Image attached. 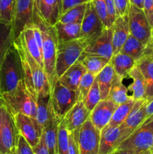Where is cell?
Here are the masks:
<instances>
[{"label": "cell", "mask_w": 153, "mask_h": 154, "mask_svg": "<svg viewBox=\"0 0 153 154\" xmlns=\"http://www.w3.org/2000/svg\"><path fill=\"white\" fill-rule=\"evenodd\" d=\"M143 11L149 23L152 28H153V0H143Z\"/></svg>", "instance_id": "44"}, {"label": "cell", "mask_w": 153, "mask_h": 154, "mask_svg": "<svg viewBox=\"0 0 153 154\" xmlns=\"http://www.w3.org/2000/svg\"><path fill=\"white\" fill-rule=\"evenodd\" d=\"M69 132L62 120L60 121L57 135L56 153L58 154H68Z\"/></svg>", "instance_id": "36"}, {"label": "cell", "mask_w": 153, "mask_h": 154, "mask_svg": "<svg viewBox=\"0 0 153 154\" xmlns=\"http://www.w3.org/2000/svg\"><path fill=\"white\" fill-rule=\"evenodd\" d=\"M58 41H69L80 37L81 23H62L57 22L54 25Z\"/></svg>", "instance_id": "31"}, {"label": "cell", "mask_w": 153, "mask_h": 154, "mask_svg": "<svg viewBox=\"0 0 153 154\" xmlns=\"http://www.w3.org/2000/svg\"><path fill=\"white\" fill-rule=\"evenodd\" d=\"M116 75L113 66L110 62L101 71L100 73L96 76V80L98 84L99 89L100 92V97L101 100L106 99L109 96L110 90L112 86V81Z\"/></svg>", "instance_id": "29"}, {"label": "cell", "mask_w": 153, "mask_h": 154, "mask_svg": "<svg viewBox=\"0 0 153 154\" xmlns=\"http://www.w3.org/2000/svg\"><path fill=\"white\" fill-rule=\"evenodd\" d=\"M146 49V45H144L142 42L138 40L133 35L129 34L127 40L122 47L119 53L127 54L133 57L136 62L142 56L145 55Z\"/></svg>", "instance_id": "32"}, {"label": "cell", "mask_w": 153, "mask_h": 154, "mask_svg": "<svg viewBox=\"0 0 153 154\" xmlns=\"http://www.w3.org/2000/svg\"><path fill=\"white\" fill-rule=\"evenodd\" d=\"M40 3V0H34V19L37 17H38Z\"/></svg>", "instance_id": "49"}, {"label": "cell", "mask_w": 153, "mask_h": 154, "mask_svg": "<svg viewBox=\"0 0 153 154\" xmlns=\"http://www.w3.org/2000/svg\"><path fill=\"white\" fill-rule=\"evenodd\" d=\"M130 5L136 6L140 9H143V0H130Z\"/></svg>", "instance_id": "52"}, {"label": "cell", "mask_w": 153, "mask_h": 154, "mask_svg": "<svg viewBox=\"0 0 153 154\" xmlns=\"http://www.w3.org/2000/svg\"><path fill=\"white\" fill-rule=\"evenodd\" d=\"M91 2H92L94 9L97 12L99 18L103 23L104 27L106 29H109V27H108L107 11H106L105 0H91Z\"/></svg>", "instance_id": "40"}, {"label": "cell", "mask_w": 153, "mask_h": 154, "mask_svg": "<svg viewBox=\"0 0 153 154\" xmlns=\"http://www.w3.org/2000/svg\"><path fill=\"white\" fill-rule=\"evenodd\" d=\"M104 29L106 28L90 0L86 5L85 14L81 23L80 39L87 47L101 35Z\"/></svg>", "instance_id": "7"}, {"label": "cell", "mask_w": 153, "mask_h": 154, "mask_svg": "<svg viewBox=\"0 0 153 154\" xmlns=\"http://www.w3.org/2000/svg\"><path fill=\"white\" fill-rule=\"evenodd\" d=\"M148 102L146 99L136 101L127 118L119 126L120 136L117 147L147 118L146 106Z\"/></svg>", "instance_id": "11"}, {"label": "cell", "mask_w": 153, "mask_h": 154, "mask_svg": "<svg viewBox=\"0 0 153 154\" xmlns=\"http://www.w3.org/2000/svg\"><path fill=\"white\" fill-rule=\"evenodd\" d=\"M153 148V115L147 117L124 141L118 149H128L144 152Z\"/></svg>", "instance_id": "5"}, {"label": "cell", "mask_w": 153, "mask_h": 154, "mask_svg": "<svg viewBox=\"0 0 153 154\" xmlns=\"http://www.w3.org/2000/svg\"><path fill=\"white\" fill-rule=\"evenodd\" d=\"M129 32L146 45L152 36V27L142 9L130 5L128 13Z\"/></svg>", "instance_id": "9"}, {"label": "cell", "mask_w": 153, "mask_h": 154, "mask_svg": "<svg viewBox=\"0 0 153 154\" xmlns=\"http://www.w3.org/2000/svg\"><path fill=\"white\" fill-rule=\"evenodd\" d=\"M145 152V151H144ZM143 152H140L134 150H128V149H118L116 150L112 154H141Z\"/></svg>", "instance_id": "48"}, {"label": "cell", "mask_w": 153, "mask_h": 154, "mask_svg": "<svg viewBox=\"0 0 153 154\" xmlns=\"http://www.w3.org/2000/svg\"><path fill=\"white\" fill-rule=\"evenodd\" d=\"M22 80L23 75L20 59L12 42L0 65L1 94L16 89Z\"/></svg>", "instance_id": "3"}, {"label": "cell", "mask_w": 153, "mask_h": 154, "mask_svg": "<svg viewBox=\"0 0 153 154\" xmlns=\"http://www.w3.org/2000/svg\"><path fill=\"white\" fill-rule=\"evenodd\" d=\"M15 0H0V22L12 23Z\"/></svg>", "instance_id": "38"}, {"label": "cell", "mask_w": 153, "mask_h": 154, "mask_svg": "<svg viewBox=\"0 0 153 154\" xmlns=\"http://www.w3.org/2000/svg\"><path fill=\"white\" fill-rule=\"evenodd\" d=\"M10 154H17V153H16V147H14L13 149H12L11 150H10Z\"/></svg>", "instance_id": "54"}, {"label": "cell", "mask_w": 153, "mask_h": 154, "mask_svg": "<svg viewBox=\"0 0 153 154\" xmlns=\"http://www.w3.org/2000/svg\"><path fill=\"white\" fill-rule=\"evenodd\" d=\"M110 63L113 66L116 75L123 80L128 78L130 71L136 66V60L133 57L122 53L112 56Z\"/></svg>", "instance_id": "26"}, {"label": "cell", "mask_w": 153, "mask_h": 154, "mask_svg": "<svg viewBox=\"0 0 153 154\" xmlns=\"http://www.w3.org/2000/svg\"><path fill=\"white\" fill-rule=\"evenodd\" d=\"M2 120L1 138L3 147L7 154H10V150L16 147L18 131L15 126L13 116L3 104L2 107Z\"/></svg>", "instance_id": "14"}, {"label": "cell", "mask_w": 153, "mask_h": 154, "mask_svg": "<svg viewBox=\"0 0 153 154\" xmlns=\"http://www.w3.org/2000/svg\"><path fill=\"white\" fill-rule=\"evenodd\" d=\"M2 108L0 110V151L2 152V154H7L5 150H4V147H3L2 142V138H1V128H2Z\"/></svg>", "instance_id": "50"}, {"label": "cell", "mask_w": 153, "mask_h": 154, "mask_svg": "<svg viewBox=\"0 0 153 154\" xmlns=\"http://www.w3.org/2000/svg\"><path fill=\"white\" fill-rule=\"evenodd\" d=\"M90 111L86 108L82 101H78L62 120L65 125L68 132H74L81 127L82 124L89 118Z\"/></svg>", "instance_id": "17"}, {"label": "cell", "mask_w": 153, "mask_h": 154, "mask_svg": "<svg viewBox=\"0 0 153 154\" xmlns=\"http://www.w3.org/2000/svg\"><path fill=\"white\" fill-rule=\"evenodd\" d=\"M149 154H153V148L150 150V153Z\"/></svg>", "instance_id": "58"}, {"label": "cell", "mask_w": 153, "mask_h": 154, "mask_svg": "<svg viewBox=\"0 0 153 154\" xmlns=\"http://www.w3.org/2000/svg\"><path fill=\"white\" fill-rule=\"evenodd\" d=\"M95 76L92 75L89 72H86L84 74L83 76L81 78V81L80 82L79 87H78V91H79V101H82L86 98V96L88 94V91L91 89L94 80Z\"/></svg>", "instance_id": "39"}, {"label": "cell", "mask_w": 153, "mask_h": 154, "mask_svg": "<svg viewBox=\"0 0 153 154\" xmlns=\"http://www.w3.org/2000/svg\"><path fill=\"white\" fill-rule=\"evenodd\" d=\"M19 36L21 38L26 48L29 52L32 57L44 69L43 55H42V53L40 52V48H39L37 42H36L34 31H33L31 26L24 29L23 31L21 32V34Z\"/></svg>", "instance_id": "27"}, {"label": "cell", "mask_w": 153, "mask_h": 154, "mask_svg": "<svg viewBox=\"0 0 153 154\" xmlns=\"http://www.w3.org/2000/svg\"><path fill=\"white\" fill-rule=\"evenodd\" d=\"M90 0H62V11L60 15L70 8L75 7L79 5L84 4V3H87Z\"/></svg>", "instance_id": "45"}, {"label": "cell", "mask_w": 153, "mask_h": 154, "mask_svg": "<svg viewBox=\"0 0 153 154\" xmlns=\"http://www.w3.org/2000/svg\"><path fill=\"white\" fill-rule=\"evenodd\" d=\"M87 3L79 5L69 8L60 15L58 22H61L62 23H81L85 14Z\"/></svg>", "instance_id": "33"}, {"label": "cell", "mask_w": 153, "mask_h": 154, "mask_svg": "<svg viewBox=\"0 0 153 154\" xmlns=\"http://www.w3.org/2000/svg\"><path fill=\"white\" fill-rule=\"evenodd\" d=\"M111 29L112 32V51L113 55H116L120 52L122 47L123 46L130 34L128 27V16L117 17L112 23Z\"/></svg>", "instance_id": "18"}, {"label": "cell", "mask_w": 153, "mask_h": 154, "mask_svg": "<svg viewBox=\"0 0 153 154\" xmlns=\"http://www.w3.org/2000/svg\"><path fill=\"white\" fill-rule=\"evenodd\" d=\"M132 83L128 87L129 95L134 100L146 99V81L142 72L136 66L128 73Z\"/></svg>", "instance_id": "23"}, {"label": "cell", "mask_w": 153, "mask_h": 154, "mask_svg": "<svg viewBox=\"0 0 153 154\" xmlns=\"http://www.w3.org/2000/svg\"><path fill=\"white\" fill-rule=\"evenodd\" d=\"M2 97V94H1V83H0V98Z\"/></svg>", "instance_id": "57"}, {"label": "cell", "mask_w": 153, "mask_h": 154, "mask_svg": "<svg viewBox=\"0 0 153 154\" xmlns=\"http://www.w3.org/2000/svg\"><path fill=\"white\" fill-rule=\"evenodd\" d=\"M69 139V148H68V154H80L79 146L78 143L75 137L72 133L69 132L68 135Z\"/></svg>", "instance_id": "46"}, {"label": "cell", "mask_w": 153, "mask_h": 154, "mask_svg": "<svg viewBox=\"0 0 153 154\" xmlns=\"http://www.w3.org/2000/svg\"><path fill=\"white\" fill-rule=\"evenodd\" d=\"M0 154H2V152H1V151H0Z\"/></svg>", "instance_id": "59"}, {"label": "cell", "mask_w": 153, "mask_h": 154, "mask_svg": "<svg viewBox=\"0 0 153 154\" xmlns=\"http://www.w3.org/2000/svg\"><path fill=\"white\" fill-rule=\"evenodd\" d=\"M16 149L17 154H34L31 145L19 132L16 138Z\"/></svg>", "instance_id": "41"}, {"label": "cell", "mask_w": 153, "mask_h": 154, "mask_svg": "<svg viewBox=\"0 0 153 154\" xmlns=\"http://www.w3.org/2000/svg\"><path fill=\"white\" fill-rule=\"evenodd\" d=\"M62 0H58V8H59V12L61 14L62 11ZM60 15V14H59Z\"/></svg>", "instance_id": "53"}, {"label": "cell", "mask_w": 153, "mask_h": 154, "mask_svg": "<svg viewBox=\"0 0 153 154\" xmlns=\"http://www.w3.org/2000/svg\"><path fill=\"white\" fill-rule=\"evenodd\" d=\"M33 150H34V154H50L47 147L45 144L43 134L40 136V139L37 145L33 147Z\"/></svg>", "instance_id": "47"}, {"label": "cell", "mask_w": 153, "mask_h": 154, "mask_svg": "<svg viewBox=\"0 0 153 154\" xmlns=\"http://www.w3.org/2000/svg\"><path fill=\"white\" fill-rule=\"evenodd\" d=\"M112 29H104L103 32L95 41L85 48L83 54L98 55L111 60L113 55L112 51Z\"/></svg>", "instance_id": "16"}, {"label": "cell", "mask_w": 153, "mask_h": 154, "mask_svg": "<svg viewBox=\"0 0 153 154\" xmlns=\"http://www.w3.org/2000/svg\"><path fill=\"white\" fill-rule=\"evenodd\" d=\"M136 66L142 72L146 81V99H153V57L145 54L136 62Z\"/></svg>", "instance_id": "20"}, {"label": "cell", "mask_w": 153, "mask_h": 154, "mask_svg": "<svg viewBox=\"0 0 153 154\" xmlns=\"http://www.w3.org/2000/svg\"><path fill=\"white\" fill-rule=\"evenodd\" d=\"M56 154H58V153H56Z\"/></svg>", "instance_id": "60"}, {"label": "cell", "mask_w": 153, "mask_h": 154, "mask_svg": "<svg viewBox=\"0 0 153 154\" xmlns=\"http://www.w3.org/2000/svg\"><path fill=\"white\" fill-rule=\"evenodd\" d=\"M13 118L18 132L28 141L32 148L35 147L42 135V131L35 120L23 114H15Z\"/></svg>", "instance_id": "13"}, {"label": "cell", "mask_w": 153, "mask_h": 154, "mask_svg": "<svg viewBox=\"0 0 153 154\" xmlns=\"http://www.w3.org/2000/svg\"><path fill=\"white\" fill-rule=\"evenodd\" d=\"M136 100L133 99H129L128 102L118 105L116 111H114L113 115H112L111 120L110 121L109 126H118L124 121L127 118L128 115L131 111L132 108L134 105Z\"/></svg>", "instance_id": "35"}, {"label": "cell", "mask_w": 153, "mask_h": 154, "mask_svg": "<svg viewBox=\"0 0 153 154\" xmlns=\"http://www.w3.org/2000/svg\"><path fill=\"white\" fill-rule=\"evenodd\" d=\"M117 107L118 105L108 98L100 100L90 113L89 120L98 129L101 131L109 124Z\"/></svg>", "instance_id": "15"}, {"label": "cell", "mask_w": 153, "mask_h": 154, "mask_svg": "<svg viewBox=\"0 0 153 154\" xmlns=\"http://www.w3.org/2000/svg\"><path fill=\"white\" fill-rule=\"evenodd\" d=\"M120 136L118 126H106L100 131L98 154H112L116 150Z\"/></svg>", "instance_id": "19"}, {"label": "cell", "mask_w": 153, "mask_h": 154, "mask_svg": "<svg viewBox=\"0 0 153 154\" xmlns=\"http://www.w3.org/2000/svg\"><path fill=\"white\" fill-rule=\"evenodd\" d=\"M78 62L82 63L86 71L94 76H97L100 71L110 62L109 59L93 54H86L82 53Z\"/></svg>", "instance_id": "28"}, {"label": "cell", "mask_w": 153, "mask_h": 154, "mask_svg": "<svg viewBox=\"0 0 153 154\" xmlns=\"http://www.w3.org/2000/svg\"><path fill=\"white\" fill-rule=\"evenodd\" d=\"M150 153V150H146V151L143 152V153H142L141 154H149Z\"/></svg>", "instance_id": "56"}, {"label": "cell", "mask_w": 153, "mask_h": 154, "mask_svg": "<svg viewBox=\"0 0 153 154\" xmlns=\"http://www.w3.org/2000/svg\"><path fill=\"white\" fill-rule=\"evenodd\" d=\"M34 23V0H15L12 20L13 40L19 37L24 29Z\"/></svg>", "instance_id": "8"}, {"label": "cell", "mask_w": 153, "mask_h": 154, "mask_svg": "<svg viewBox=\"0 0 153 154\" xmlns=\"http://www.w3.org/2000/svg\"><path fill=\"white\" fill-rule=\"evenodd\" d=\"M117 17L128 16L130 7V0H114Z\"/></svg>", "instance_id": "42"}, {"label": "cell", "mask_w": 153, "mask_h": 154, "mask_svg": "<svg viewBox=\"0 0 153 154\" xmlns=\"http://www.w3.org/2000/svg\"><path fill=\"white\" fill-rule=\"evenodd\" d=\"M86 48V45L80 38L58 41L56 60V80H58L68 69L79 60Z\"/></svg>", "instance_id": "4"}, {"label": "cell", "mask_w": 153, "mask_h": 154, "mask_svg": "<svg viewBox=\"0 0 153 154\" xmlns=\"http://www.w3.org/2000/svg\"><path fill=\"white\" fill-rule=\"evenodd\" d=\"M13 41L17 43L19 46L20 47L27 61H28V64H29L32 70V74L34 88H35L38 96V95L40 94L50 93V87L49 81H48V79L46 78V75L45 74L43 68L37 63V61L32 57L29 52L27 51L22 39L20 36Z\"/></svg>", "instance_id": "12"}, {"label": "cell", "mask_w": 153, "mask_h": 154, "mask_svg": "<svg viewBox=\"0 0 153 154\" xmlns=\"http://www.w3.org/2000/svg\"><path fill=\"white\" fill-rule=\"evenodd\" d=\"M75 138L79 146L80 154H98L100 131L92 124L89 118L81 126Z\"/></svg>", "instance_id": "10"}, {"label": "cell", "mask_w": 153, "mask_h": 154, "mask_svg": "<svg viewBox=\"0 0 153 154\" xmlns=\"http://www.w3.org/2000/svg\"><path fill=\"white\" fill-rule=\"evenodd\" d=\"M100 100H101V97H100V89H99L98 84L95 78L91 89L88 91L85 99L82 100V102H83L86 108L91 112Z\"/></svg>", "instance_id": "37"}, {"label": "cell", "mask_w": 153, "mask_h": 154, "mask_svg": "<svg viewBox=\"0 0 153 154\" xmlns=\"http://www.w3.org/2000/svg\"><path fill=\"white\" fill-rule=\"evenodd\" d=\"M105 2H106V11H107L108 27L110 28L117 17L115 2H114V0H105Z\"/></svg>", "instance_id": "43"}, {"label": "cell", "mask_w": 153, "mask_h": 154, "mask_svg": "<svg viewBox=\"0 0 153 154\" xmlns=\"http://www.w3.org/2000/svg\"><path fill=\"white\" fill-rule=\"evenodd\" d=\"M78 90H72L63 86L57 80L50 91V100L54 114L62 120L69 110L79 101Z\"/></svg>", "instance_id": "6"}, {"label": "cell", "mask_w": 153, "mask_h": 154, "mask_svg": "<svg viewBox=\"0 0 153 154\" xmlns=\"http://www.w3.org/2000/svg\"><path fill=\"white\" fill-rule=\"evenodd\" d=\"M108 99L119 105L132 99L129 95L128 88L123 84V79L116 75L110 90Z\"/></svg>", "instance_id": "30"}, {"label": "cell", "mask_w": 153, "mask_h": 154, "mask_svg": "<svg viewBox=\"0 0 153 154\" xmlns=\"http://www.w3.org/2000/svg\"><path fill=\"white\" fill-rule=\"evenodd\" d=\"M1 98L12 116L16 114H23L35 120L37 103L27 90L23 80L20 82L16 89L2 93Z\"/></svg>", "instance_id": "2"}, {"label": "cell", "mask_w": 153, "mask_h": 154, "mask_svg": "<svg viewBox=\"0 0 153 154\" xmlns=\"http://www.w3.org/2000/svg\"><path fill=\"white\" fill-rule=\"evenodd\" d=\"M34 24L41 30L43 37V60L44 71L49 81L50 91L57 81L56 78V60L58 38L54 26L45 24L41 18H39Z\"/></svg>", "instance_id": "1"}, {"label": "cell", "mask_w": 153, "mask_h": 154, "mask_svg": "<svg viewBox=\"0 0 153 154\" xmlns=\"http://www.w3.org/2000/svg\"><path fill=\"white\" fill-rule=\"evenodd\" d=\"M59 14L58 0H40L38 17L45 24L54 26L58 21Z\"/></svg>", "instance_id": "24"}, {"label": "cell", "mask_w": 153, "mask_h": 154, "mask_svg": "<svg viewBox=\"0 0 153 154\" xmlns=\"http://www.w3.org/2000/svg\"><path fill=\"white\" fill-rule=\"evenodd\" d=\"M86 72V69L82 63L77 61L68 69L58 81L70 90H78L81 78Z\"/></svg>", "instance_id": "21"}, {"label": "cell", "mask_w": 153, "mask_h": 154, "mask_svg": "<svg viewBox=\"0 0 153 154\" xmlns=\"http://www.w3.org/2000/svg\"><path fill=\"white\" fill-rule=\"evenodd\" d=\"M13 42L11 24L0 22V65Z\"/></svg>", "instance_id": "34"}, {"label": "cell", "mask_w": 153, "mask_h": 154, "mask_svg": "<svg viewBox=\"0 0 153 154\" xmlns=\"http://www.w3.org/2000/svg\"><path fill=\"white\" fill-rule=\"evenodd\" d=\"M60 121L61 120L54 114L52 108L47 124L46 125L42 132L44 138L45 144L47 147L50 154L56 153L57 135H58V129Z\"/></svg>", "instance_id": "22"}, {"label": "cell", "mask_w": 153, "mask_h": 154, "mask_svg": "<svg viewBox=\"0 0 153 154\" xmlns=\"http://www.w3.org/2000/svg\"><path fill=\"white\" fill-rule=\"evenodd\" d=\"M146 115L147 117L153 115V99L148 102L146 106Z\"/></svg>", "instance_id": "51"}, {"label": "cell", "mask_w": 153, "mask_h": 154, "mask_svg": "<svg viewBox=\"0 0 153 154\" xmlns=\"http://www.w3.org/2000/svg\"><path fill=\"white\" fill-rule=\"evenodd\" d=\"M3 104H4V101H3V99L2 98H0V110H1V108L3 105Z\"/></svg>", "instance_id": "55"}, {"label": "cell", "mask_w": 153, "mask_h": 154, "mask_svg": "<svg viewBox=\"0 0 153 154\" xmlns=\"http://www.w3.org/2000/svg\"><path fill=\"white\" fill-rule=\"evenodd\" d=\"M36 103H37V111H36L35 120L38 126L43 132V129L48 123L50 114L52 109L50 93L38 95Z\"/></svg>", "instance_id": "25"}]
</instances>
